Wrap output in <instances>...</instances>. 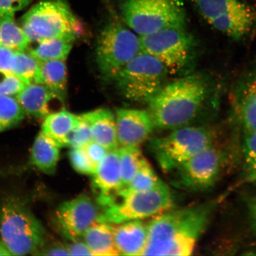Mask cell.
I'll use <instances>...</instances> for the list:
<instances>
[{
    "instance_id": "obj_1",
    "label": "cell",
    "mask_w": 256,
    "mask_h": 256,
    "mask_svg": "<svg viewBox=\"0 0 256 256\" xmlns=\"http://www.w3.org/2000/svg\"><path fill=\"white\" fill-rule=\"evenodd\" d=\"M216 204L168 210L147 224L142 256H190L212 220Z\"/></svg>"
},
{
    "instance_id": "obj_2",
    "label": "cell",
    "mask_w": 256,
    "mask_h": 256,
    "mask_svg": "<svg viewBox=\"0 0 256 256\" xmlns=\"http://www.w3.org/2000/svg\"><path fill=\"white\" fill-rule=\"evenodd\" d=\"M208 83L200 74H190L168 83L149 102L156 128L174 130L190 126L202 108Z\"/></svg>"
},
{
    "instance_id": "obj_3",
    "label": "cell",
    "mask_w": 256,
    "mask_h": 256,
    "mask_svg": "<svg viewBox=\"0 0 256 256\" xmlns=\"http://www.w3.org/2000/svg\"><path fill=\"white\" fill-rule=\"evenodd\" d=\"M0 238L11 256L35 255L46 244L47 234L27 204L14 198L0 210Z\"/></svg>"
},
{
    "instance_id": "obj_4",
    "label": "cell",
    "mask_w": 256,
    "mask_h": 256,
    "mask_svg": "<svg viewBox=\"0 0 256 256\" xmlns=\"http://www.w3.org/2000/svg\"><path fill=\"white\" fill-rule=\"evenodd\" d=\"M30 43L52 38L76 41L82 34L81 22L65 0H48L32 8L21 18Z\"/></svg>"
},
{
    "instance_id": "obj_5",
    "label": "cell",
    "mask_w": 256,
    "mask_h": 256,
    "mask_svg": "<svg viewBox=\"0 0 256 256\" xmlns=\"http://www.w3.org/2000/svg\"><path fill=\"white\" fill-rule=\"evenodd\" d=\"M120 9L124 24L138 36L185 27V11L180 0H124Z\"/></svg>"
},
{
    "instance_id": "obj_6",
    "label": "cell",
    "mask_w": 256,
    "mask_h": 256,
    "mask_svg": "<svg viewBox=\"0 0 256 256\" xmlns=\"http://www.w3.org/2000/svg\"><path fill=\"white\" fill-rule=\"evenodd\" d=\"M140 52V36L114 18L105 25L98 38L96 60L98 71L106 80L113 81Z\"/></svg>"
},
{
    "instance_id": "obj_7",
    "label": "cell",
    "mask_w": 256,
    "mask_h": 256,
    "mask_svg": "<svg viewBox=\"0 0 256 256\" xmlns=\"http://www.w3.org/2000/svg\"><path fill=\"white\" fill-rule=\"evenodd\" d=\"M216 142L213 131L190 124L172 130L168 136L152 140L150 148L163 170L170 172L192 156L216 145Z\"/></svg>"
},
{
    "instance_id": "obj_8",
    "label": "cell",
    "mask_w": 256,
    "mask_h": 256,
    "mask_svg": "<svg viewBox=\"0 0 256 256\" xmlns=\"http://www.w3.org/2000/svg\"><path fill=\"white\" fill-rule=\"evenodd\" d=\"M174 199L167 184L160 180L149 190L119 195L102 209L98 222L119 224L146 218L172 209Z\"/></svg>"
},
{
    "instance_id": "obj_9",
    "label": "cell",
    "mask_w": 256,
    "mask_h": 256,
    "mask_svg": "<svg viewBox=\"0 0 256 256\" xmlns=\"http://www.w3.org/2000/svg\"><path fill=\"white\" fill-rule=\"evenodd\" d=\"M169 73L154 57L140 52L113 80L118 90L128 100L147 103L166 84Z\"/></svg>"
},
{
    "instance_id": "obj_10",
    "label": "cell",
    "mask_w": 256,
    "mask_h": 256,
    "mask_svg": "<svg viewBox=\"0 0 256 256\" xmlns=\"http://www.w3.org/2000/svg\"><path fill=\"white\" fill-rule=\"evenodd\" d=\"M139 36L142 52L158 60L169 74L180 72L190 62L193 40L185 27L169 28Z\"/></svg>"
},
{
    "instance_id": "obj_11",
    "label": "cell",
    "mask_w": 256,
    "mask_h": 256,
    "mask_svg": "<svg viewBox=\"0 0 256 256\" xmlns=\"http://www.w3.org/2000/svg\"><path fill=\"white\" fill-rule=\"evenodd\" d=\"M211 26L235 39L244 36L255 24L256 15L241 0H192Z\"/></svg>"
},
{
    "instance_id": "obj_12",
    "label": "cell",
    "mask_w": 256,
    "mask_h": 256,
    "mask_svg": "<svg viewBox=\"0 0 256 256\" xmlns=\"http://www.w3.org/2000/svg\"><path fill=\"white\" fill-rule=\"evenodd\" d=\"M226 162V154L216 144L188 159L174 170H177L182 186L190 190L204 192L216 184Z\"/></svg>"
},
{
    "instance_id": "obj_13",
    "label": "cell",
    "mask_w": 256,
    "mask_h": 256,
    "mask_svg": "<svg viewBox=\"0 0 256 256\" xmlns=\"http://www.w3.org/2000/svg\"><path fill=\"white\" fill-rule=\"evenodd\" d=\"M100 213L90 198L81 194L60 204L56 216L60 232L72 242L82 238L89 227L98 222Z\"/></svg>"
},
{
    "instance_id": "obj_14",
    "label": "cell",
    "mask_w": 256,
    "mask_h": 256,
    "mask_svg": "<svg viewBox=\"0 0 256 256\" xmlns=\"http://www.w3.org/2000/svg\"><path fill=\"white\" fill-rule=\"evenodd\" d=\"M16 98L25 114L38 119L65 110L66 96L44 84L26 85Z\"/></svg>"
},
{
    "instance_id": "obj_15",
    "label": "cell",
    "mask_w": 256,
    "mask_h": 256,
    "mask_svg": "<svg viewBox=\"0 0 256 256\" xmlns=\"http://www.w3.org/2000/svg\"><path fill=\"white\" fill-rule=\"evenodd\" d=\"M115 117L119 147L140 146L156 129L148 110L118 108Z\"/></svg>"
},
{
    "instance_id": "obj_16",
    "label": "cell",
    "mask_w": 256,
    "mask_h": 256,
    "mask_svg": "<svg viewBox=\"0 0 256 256\" xmlns=\"http://www.w3.org/2000/svg\"><path fill=\"white\" fill-rule=\"evenodd\" d=\"M118 148L108 152L92 176V190L96 195V202L102 209L113 203L122 190Z\"/></svg>"
},
{
    "instance_id": "obj_17",
    "label": "cell",
    "mask_w": 256,
    "mask_h": 256,
    "mask_svg": "<svg viewBox=\"0 0 256 256\" xmlns=\"http://www.w3.org/2000/svg\"><path fill=\"white\" fill-rule=\"evenodd\" d=\"M113 234L115 246L120 255L142 256L148 232L147 224L142 220L114 224Z\"/></svg>"
},
{
    "instance_id": "obj_18",
    "label": "cell",
    "mask_w": 256,
    "mask_h": 256,
    "mask_svg": "<svg viewBox=\"0 0 256 256\" xmlns=\"http://www.w3.org/2000/svg\"><path fill=\"white\" fill-rule=\"evenodd\" d=\"M88 120L92 131V140L108 151L119 148L115 114L110 110L98 108L82 114Z\"/></svg>"
},
{
    "instance_id": "obj_19",
    "label": "cell",
    "mask_w": 256,
    "mask_h": 256,
    "mask_svg": "<svg viewBox=\"0 0 256 256\" xmlns=\"http://www.w3.org/2000/svg\"><path fill=\"white\" fill-rule=\"evenodd\" d=\"M60 148L56 142L40 132L32 146L30 164L44 174H55L60 160Z\"/></svg>"
},
{
    "instance_id": "obj_20",
    "label": "cell",
    "mask_w": 256,
    "mask_h": 256,
    "mask_svg": "<svg viewBox=\"0 0 256 256\" xmlns=\"http://www.w3.org/2000/svg\"><path fill=\"white\" fill-rule=\"evenodd\" d=\"M82 238L94 256L120 255L114 244L112 224L96 222L89 227Z\"/></svg>"
},
{
    "instance_id": "obj_21",
    "label": "cell",
    "mask_w": 256,
    "mask_h": 256,
    "mask_svg": "<svg viewBox=\"0 0 256 256\" xmlns=\"http://www.w3.org/2000/svg\"><path fill=\"white\" fill-rule=\"evenodd\" d=\"M79 120V115L65 110L57 112L44 118L41 132L60 148L66 147V138Z\"/></svg>"
},
{
    "instance_id": "obj_22",
    "label": "cell",
    "mask_w": 256,
    "mask_h": 256,
    "mask_svg": "<svg viewBox=\"0 0 256 256\" xmlns=\"http://www.w3.org/2000/svg\"><path fill=\"white\" fill-rule=\"evenodd\" d=\"M236 106L245 133H256V76L242 86Z\"/></svg>"
},
{
    "instance_id": "obj_23",
    "label": "cell",
    "mask_w": 256,
    "mask_h": 256,
    "mask_svg": "<svg viewBox=\"0 0 256 256\" xmlns=\"http://www.w3.org/2000/svg\"><path fill=\"white\" fill-rule=\"evenodd\" d=\"M74 41L66 38H52L30 43L27 52L38 62L64 60L71 52Z\"/></svg>"
},
{
    "instance_id": "obj_24",
    "label": "cell",
    "mask_w": 256,
    "mask_h": 256,
    "mask_svg": "<svg viewBox=\"0 0 256 256\" xmlns=\"http://www.w3.org/2000/svg\"><path fill=\"white\" fill-rule=\"evenodd\" d=\"M14 15H4L0 18V46L14 52H26L30 41L22 27L16 23Z\"/></svg>"
},
{
    "instance_id": "obj_25",
    "label": "cell",
    "mask_w": 256,
    "mask_h": 256,
    "mask_svg": "<svg viewBox=\"0 0 256 256\" xmlns=\"http://www.w3.org/2000/svg\"><path fill=\"white\" fill-rule=\"evenodd\" d=\"M42 84L66 95L67 69L66 60L39 62Z\"/></svg>"
},
{
    "instance_id": "obj_26",
    "label": "cell",
    "mask_w": 256,
    "mask_h": 256,
    "mask_svg": "<svg viewBox=\"0 0 256 256\" xmlns=\"http://www.w3.org/2000/svg\"><path fill=\"white\" fill-rule=\"evenodd\" d=\"M12 73L26 85L42 84L39 62L27 52H15Z\"/></svg>"
},
{
    "instance_id": "obj_27",
    "label": "cell",
    "mask_w": 256,
    "mask_h": 256,
    "mask_svg": "<svg viewBox=\"0 0 256 256\" xmlns=\"http://www.w3.org/2000/svg\"><path fill=\"white\" fill-rule=\"evenodd\" d=\"M122 190H123L130 184L142 166L144 160L140 146L119 147Z\"/></svg>"
},
{
    "instance_id": "obj_28",
    "label": "cell",
    "mask_w": 256,
    "mask_h": 256,
    "mask_svg": "<svg viewBox=\"0 0 256 256\" xmlns=\"http://www.w3.org/2000/svg\"><path fill=\"white\" fill-rule=\"evenodd\" d=\"M25 115L17 99L10 96H0V133L17 126Z\"/></svg>"
},
{
    "instance_id": "obj_29",
    "label": "cell",
    "mask_w": 256,
    "mask_h": 256,
    "mask_svg": "<svg viewBox=\"0 0 256 256\" xmlns=\"http://www.w3.org/2000/svg\"><path fill=\"white\" fill-rule=\"evenodd\" d=\"M160 180L151 164L145 159L129 185L120 191L118 196L120 194L149 190L154 186Z\"/></svg>"
},
{
    "instance_id": "obj_30",
    "label": "cell",
    "mask_w": 256,
    "mask_h": 256,
    "mask_svg": "<svg viewBox=\"0 0 256 256\" xmlns=\"http://www.w3.org/2000/svg\"><path fill=\"white\" fill-rule=\"evenodd\" d=\"M242 152L248 178L256 184V133H246Z\"/></svg>"
},
{
    "instance_id": "obj_31",
    "label": "cell",
    "mask_w": 256,
    "mask_h": 256,
    "mask_svg": "<svg viewBox=\"0 0 256 256\" xmlns=\"http://www.w3.org/2000/svg\"><path fill=\"white\" fill-rule=\"evenodd\" d=\"M79 122L66 138V147L73 148L84 146L92 140L90 126L88 120L82 114L79 115Z\"/></svg>"
},
{
    "instance_id": "obj_32",
    "label": "cell",
    "mask_w": 256,
    "mask_h": 256,
    "mask_svg": "<svg viewBox=\"0 0 256 256\" xmlns=\"http://www.w3.org/2000/svg\"><path fill=\"white\" fill-rule=\"evenodd\" d=\"M68 156L72 167L80 174L92 176L97 170V166L90 159L84 147L71 148Z\"/></svg>"
},
{
    "instance_id": "obj_33",
    "label": "cell",
    "mask_w": 256,
    "mask_h": 256,
    "mask_svg": "<svg viewBox=\"0 0 256 256\" xmlns=\"http://www.w3.org/2000/svg\"><path fill=\"white\" fill-rule=\"evenodd\" d=\"M25 86L12 72L0 71V96H16Z\"/></svg>"
},
{
    "instance_id": "obj_34",
    "label": "cell",
    "mask_w": 256,
    "mask_h": 256,
    "mask_svg": "<svg viewBox=\"0 0 256 256\" xmlns=\"http://www.w3.org/2000/svg\"><path fill=\"white\" fill-rule=\"evenodd\" d=\"M34 0H0V16L14 15L27 8Z\"/></svg>"
},
{
    "instance_id": "obj_35",
    "label": "cell",
    "mask_w": 256,
    "mask_h": 256,
    "mask_svg": "<svg viewBox=\"0 0 256 256\" xmlns=\"http://www.w3.org/2000/svg\"><path fill=\"white\" fill-rule=\"evenodd\" d=\"M83 147L87 152L90 159L98 168L99 164L110 152L100 144L92 140Z\"/></svg>"
},
{
    "instance_id": "obj_36",
    "label": "cell",
    "mask_w": 256,
    "mask_h": 256,
    "mask_svg": "<svg viewBox=\"0 0 256 256\" xmlns=\"http://www.w3.org/2000/svg\"><path fill=\"white\" fill-rule=\"evenodd\" d=\"M15 52L0 46V71L12 72Z\"/></svg>"
},
{
    "instance_id": "obj_37",
    "label": "cell",
    "mask_w": 256,
    "mask_h": 256,
    "mask_svg": "<svg viewBox=\"0 0 256 256\" xmlns=\"http://www.w3.org/2000/svg\"><path fill=\"white\" fill-rule=\"evenodd\" d=\"M35 255L70 256L67 246L60 244V243H56L48 247L44 246Z\"/></svg>"
},
{
    "instance_id": "obj_38",
    "label": "cell",
    "mask_w": 256,
    "mask_h": 256,
    "mask_svg": "<svg viewBox=\"0 0 256 256\" xmlns=\"http://www.w3.org/2000/svg\"><path fill=\"white\" fill-rule=\"evenodd\" d=\"M66 246L70 256H94L84 241L75 240L71 244Z\"/></svg>"
},
{
    "instance_id": "obj_39",
    "label": "cell",
    "mask_w": 256,
    "mask_h": 256,
    "mask_svg": "<svg viewBox=\"0 0 256 256\" xmlns=\"http://www.w3.org/2000/svg\"><path fill=\"white\" fill-rule=\"evenodd\" d=\"M248 210L252 218H254L256 222V199L252 200L248 204Z\"/></svg>"
},
{
    "instance_id": "obj_40",
    "label": "cell",
    "mask_w": 256,
    "mask_h": 256,
    "mask_svg": "<svg viewBox=\"0 0 256 256\" xmlns=\"http://www.w3.org/2000/svg\"><path fill=\"white\" fill-rule=\"evenodd\" d=\"M0 256H11L0 238Z\"/></svg>"
},
{
    "instance_id": "obj_41",
    "label": "cell",
    "mask_w": 256,
    "mask_h": 256,
    "mask_svg": "<svg viewBox=\"0 0 256 256\" xmlns=\"http://www.w3.org/2000/svg\"><path fill=\"white\" fill-rule=\"evenodd\" d=\"M11 174L10 168H0V177Z\"/></svg>"
},
{
    "instance_id": "obj_42",
    "label": "cell",
    "mask_w": 256,
    "mask_h": 256,
    "mask_svg": "<svg viewBox=\"0 0 256 256\" xmlns=\"http://www.w3.org/2000/svg\"><path fill=\"white\" fill-rule=\"evenodd\" d=\"M0 18H1V16H0Z\"/></svg>"
}]
</instances>
